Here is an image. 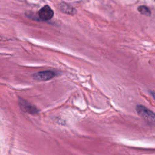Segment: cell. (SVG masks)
<instances>
[{
	"instance_id": "obj_1",
	"label": "cell",
	"mask_w": 155,
	"mask_h": 155,
	"mask_svg": "<svg viewBox=\"0 0 155 155\" xmlns=\"http://www.w3.org/2000/svg\"><path fill=\"white\" fill-rule=\"evenodd\" d=\"M137 114L142 117L148 124L155 125V113L145 106L138 105L136 107Z\"/></svg>"
},
{
	"instance_id": "obj_2",
	"label": "cell",
	"mask_w": 155,
	"mask_h": 155,
	"mask_svg": "<svg viewBox=\"0 0 155 155\" xmlns=\"http://www.w3.org/2000/svg\"><path fill=\"white\" fill-rule=\"evenodd\" d=\"M56 76V73L51 70H45L37 72L33 74L34 79L39 81H45L50 80Z\"/></svg>"
},
{
	"instance_id": "obj_3",
	"label": "cell",
	"mask_w": 155,
	"mask_h": 155,
	"mask_svg": "<svg viewBox=\"0 0 155 155\" xmlns=\"http://www.w3.org/2000/svg\"><path fill=\"white\" fill-rule=\"evenodd\" d=\"M38 15L41 19L43 21H48L53 18L54 12L48 5H45L39 10Z\"/></svg>"
},
{
	"instance_id": "obj_4",
	"label": "cell",
	"mask_w": 155,
	"mask_h": 155,
	"mask_svg": "<svg viewBox=\"0 0 155 155\" xmlns=\"http://www.w3.org/2000/svg\"><path fill=\"white\" fill-rule=\"evenodd\" d=\"M19 105L21 108L25 112L30 114H36L38 112V110L33 105L25 100L19 99Z\"/></svg>"
},
{
	"instance_id": "obj_5",
	"label": "cell",
	"mask_w": 155,
	"mask_h": 155,
	"mask_svg": "<svg viewBox=\"0 0 155 155\" xmlns=\"http://www.w3.org/2000/svg\"><path fill=\"white\" fill-rule=\"evenodd\" d=\"M59 8L61 10V11H62L64 13H68V14H73L74 12V9L73 8H72V7H71L68 5H67V4H62L59 6Z\"/></svg>"
},
{
	"instance_id": "obj_6",
	"label": "cell",
	"mask_w": 155,
	"mask_h": 155,
	"mask_svg": "<svg viewBox=\"0 0 155 155\" xmlns=\"http://www.w3.org/2000/svg\"><path fill=\"white\" fill-rule=\"evenodd\" d=\"M137 10H139V12L144 15H146V16H150L151 15V11L150 10L149 8L146 7V6H144V5H141V6H139L137 8Z\"/></svg>"
},
{
	"instance_id": "obj_7",
	"label": "cell",
	"mask_w": 155,
	"mask_h": 155,
	"mask_svg": "<svg viewBox=\"0 0 155 155\" xmlns=\"http://www.w3.org/2000/svg\"><path fill=\"white\" fill-rule=\"evenodd\" d=\"M150 93H151V96H153V97L155 99V93H154V92H152V91H151V92H150Z\"/></svg>"
}]
</instances>
